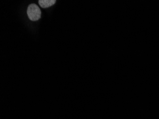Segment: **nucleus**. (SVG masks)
<instances>
[{
    "mask_svg": "<svg viewBox=\"0 0 159 119\" xmlns=\"http://www.w3.org/2000/svg\"><path fill=\"white\" fill-rule=\"evenodd\" d=\"M56 0H39V5L43 8H47L52 6L56 2Z\"/></svg>",
    "mask_w": 159,
    "mask_h": 119,
    "instance_id": "nucleus-2",
    "label": "nucleus"
},
{
    "mask_svg": "<svg viewBox=\"0 0 159 119\" xmlns=\"http://www.w3.org/2000/svg\"><path fill=\"white\" fill-rule=\"evenodd\" d=\"M41 13L39 7L34 3L30 4L28 7L27 13L29 18L32 21L39 20L41 17Z\"/></svg>",
    "mask_w": 159,
    "mask_h": 119,
    "instance_id": "nucleus-1",
    "label": "nucleus"
}]
</instances>
